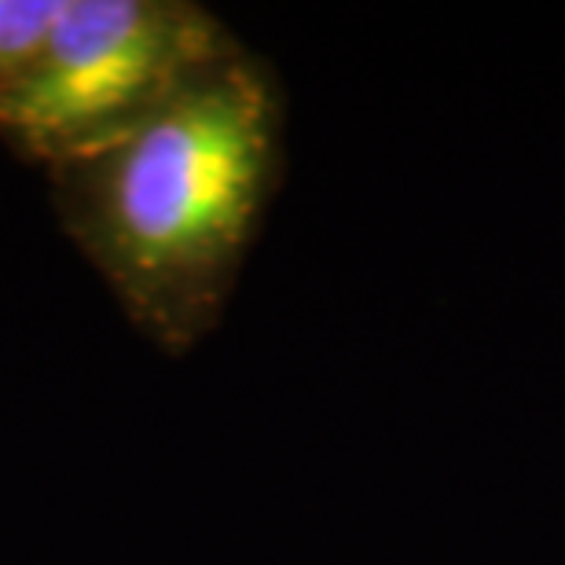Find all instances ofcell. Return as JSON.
Returning a JSON list of instances; mask_svg holds the SVG:
<instances>
[{
	"mask_svg": "<svg viewBox=\"0 0 565 565\" xmlns=\"http://www.w3.org/2000/svg\"><path fill=\"white\" fill-rule=\"evenodd\" d=\"M282 151V85L243 44L143 126L44 177L63 232L129 323L166 356H184L228 312Z\"/></svg>",
	"mask_w": 565,
	"mask_h": 565,
	"instance_id": "cell-1",
	"label": "cell"
},
{
	"mask_svg": "<svg viewBox=\"0 0 565 565\" xmlns=\"http://www.w3.org/2000/svg\"><path fill=\"white\" fill-rule=\"evenodd\" d=\"M66 0H0V96L41 63Z\"/></svg>",
	"mask_w": 565,
	"mask_h": 565,
	"instance_id": "cell-3",
	"label": "cell"
},
{
	"mask_svg": "<svg viewBox=\"0 0 565 565\" xmlns=\"http://www.w3.org/2000/svg\"><path fill=\"white\" fill-rule=\"evenodd\" d=\"M239 49L191 0H66L41 63L0 96V140L41 169L93 154Z\"/></svg>",
	"mask_w": 565,
	"mask_h": 565,
	"instance_id": "cell-2",
	"label": "cell"
}]
</instances>
